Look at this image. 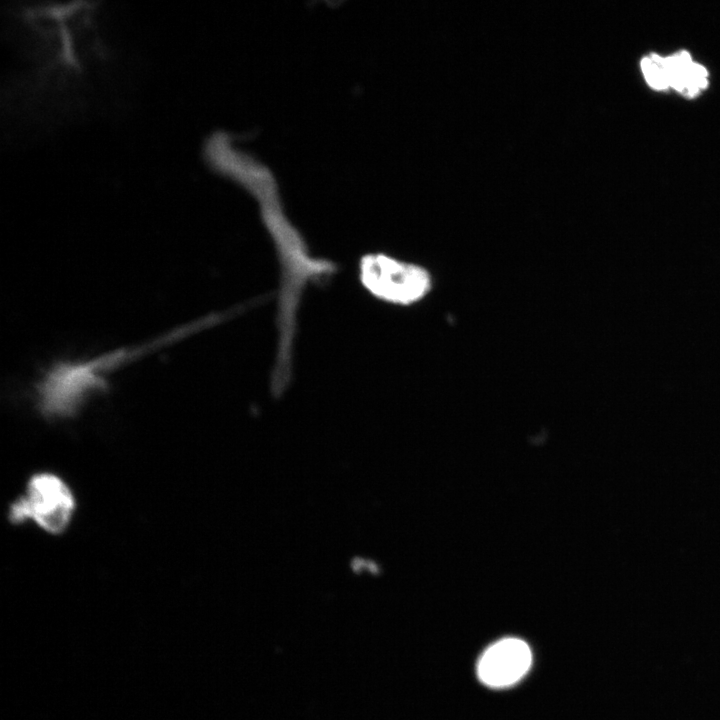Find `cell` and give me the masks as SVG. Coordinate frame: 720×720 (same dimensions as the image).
<instances>
[{
	"label": "cell",
	"instance_id": "1",
	"mask_svg": "<svg viewBox=\"0 0 720 720\" xmlns=\"http://www.w3.org/2000/svg\"><path fill=\"white\" fill-rule=\"evenodd\" d=\"M223 319L221 313L211 314L137 346L118 348L85 360L59 361L36 384L37 407L49 419L73 417L88 396L106 389V378L113 371Z\"/></svg>",
	"mask_w": 720,
	"mask_h": 720
},
{
	"label": "cell",
	"instance_id": "2",
	"mask_svg": "<svg viewBox=\"0 0 720 720\" xmlns=\"http://www.w3.org/2000/svg\"><path fill=\"white\" fill-rule=\"evenodd\" d=\"M362 287L382 302L409 306L423 300L432 289V276L423 266L384 252L363 254L358 262Z\"/></svg>",
	"mask_w": 720,
	"mask_h": 720
},
{
	"label": "cell",
	"instance_id": "3",
	"mask_svg": "<svg viewBox=\"0 0 720 720\" xmlns=\"http://www.w3.org/2000/svg\"><path fill=\"white\" fill-rule=\"evenodd\" d=\"M75 504L71 489L59 476L40 472L31 476L24 494L10 505L8 518L15 525L34 522L47 533L58 535L70 524Z\"/></svg>",
	"mask_w": 720,
	"mask_h": 720
},
{
	"label": "cell",
	"instance_id": "4",
	"mask_svg": "<svg viewBox=\"0 0 720 720\" xmlns=\"http://www.w3.org/2000/svg\"><path fill=\"white\" fill-rule=\"evenodd\" d=\"M204 157L209 166L245 188L261 202L279 196L270 170L240 149L227 133L217 132L204 144Z\"/></svg>",
	"mask_w": 720,
	"mask_h": 720
},
{
	"label": "cell",
	"instance_id": "5",
	"mask_svg": "<svg viewBox=\"0 0 720 720\" xmlns=\"http://www.w3.org/2000/svg\"><path fill=\"white\" fill-rule=\"evenodd\" d=\"M531 663L532 653L525 641L503 638L483 652L477 664V674L485 685L504 688L522 679Z\"/></svg>",
	"mask_w": 720,
	"mask_h": 720
},
{
	"label": "cell",
	"instance_id": "6",
	"mask_svg": "<svg viewBox=\"0 0 720 720\" xmlns=\"http://www.w3.org/2000/svg\"><path fill=\"white\" fill-rule=\"evenodd\" d=\"M665 58L669 86L686 96H694L708 84L706 68L694 62L687 51Z\"/></svg>",
	"mask_w": 720,
	"mask_h": 720
},
{
	"label": "cell",
	"instance_id": "7",
	"mask_svg": "<svg viewBox=\"0 0 720 720\" xmlns=\"http://www.w3.org/2000/svg\"><path fill=\"white\" fill-rule=\"evenodd\" d=\"M640 65L647 83L652 88L664 90L670 87L664 57L651 54L644 57Z\"/></svg>",
	"mask_w": 720,
	"mask_h": 720
}]
</instances>
